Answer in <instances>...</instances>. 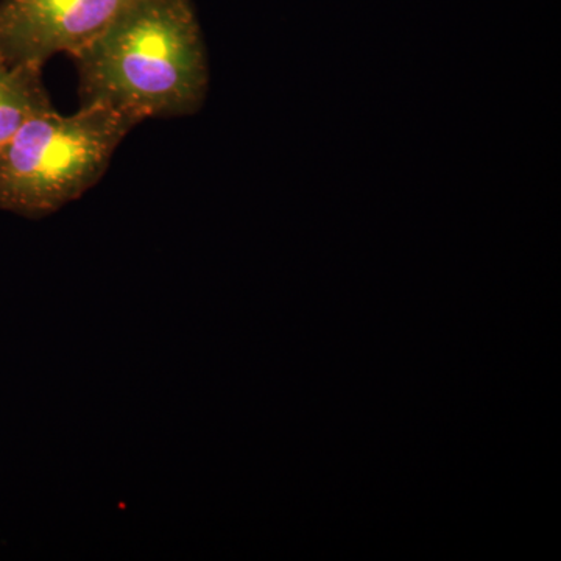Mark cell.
Segmentation results:
<instances>
[{
    "label": "cell",
    "instance_id": "1",
    "mask_svg": "<svg viewBox=\"0 0 561 561\" xmlns=\"http://www.w3.org/2000/svg\"><path fill=\"white\" fill-rule=\"evenodd\" d=\"M72 60L80 106H105L136 125L191 116L208 94V55L191 0H130Z\"/></svg>",
    "mask_w": 561,
    "mask_h": 561
},
{
    "label": "cell",
    "instance_id": "3",
    "mask_svg": "<svg viewBox=\"0 0 561 561\" xmlns=\"http://www.w3.org/2000/svg\"><path fill=\"white\" fill-rule=\"evenodd\" d=\"M130 0H0V55L43 69L101 35Z\"/></svg>",
    "mask_w": 561,
    "mask_h": 561
},
{
    "label": "cell",
    "instance_id": "2",
    "mask_svg": "<svg viewBox=\"0 0 561 561\" xmlns=\"http://www.w3.org/2000/svg\"><path fill=\"white\" fill-rule=\"evenodd\" d=\"M136 127L105 106L54 108L28 117L0 146V209L44 217L101 181L122 140Z\"/></svg>",
    "mask_w": 561,
    "mask_h": 561
},
{
    "label": "cell",
    "instance_id": "4",
    "mask_svg": "<svg viewBox=\"0 0 561 561\" xmlns=\"http://www.w3.org/2000/svg\"><path fill=\"white\" fill-rule=\"evenodd\" d=\"M54 108L43 83V69L14 65L0 55V146L28 117Z\"/></svg>",
    "mask_w": 561,
    "mask_h": 561
}]
</instances>
